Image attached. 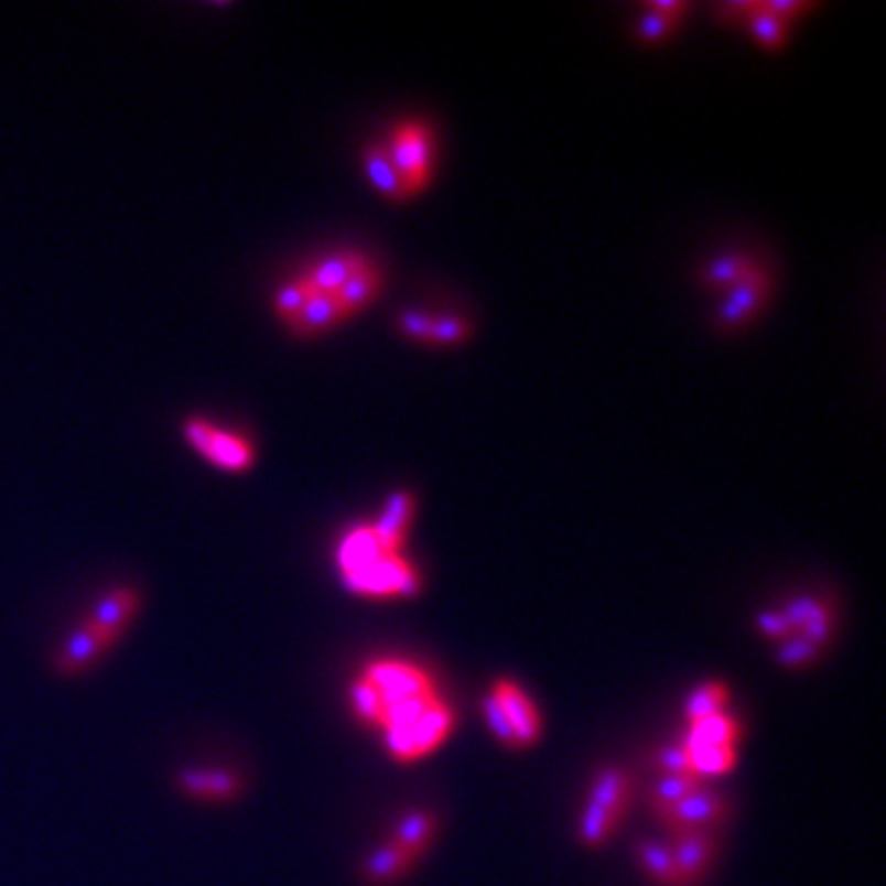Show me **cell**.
<instances>
[{
  "label": "cell",
  "mask_w": 886,
  "mask_h": 886,
  "mask_svg": "<svg viewBox=\"0 0 886 886\" xmlns=\"http://www.w3.org/2000/svg\"><path fill=\"white\" fill-rule=\"evenodd\" d=\"M141 611V588L131 584L107 588L60 640V646L52 652V670L65 680H77L97 670L129 636Z\"/></svg>",
  "instance_id": "obj_1"
},
{
  "label": "cell",
  "mask_w": 886,
  "mask_h": 886,
  "mask_svg": "<svg viewBox=\"0 0 886 886\" xmlns=\"http://www.w3.org/2000/svg\"><path fill=\"white\" fill-rule=\"evenodd\" d=\"M341 584L353 596L369 601L414 598L421 594V574L402 554L379 552L365 564L341 574Z\"/></svg>",
  "instance_id": "obj_2"
},
{
  "label": "cell",
  "mask_w": 886,
  "mask_h": 886,
  "mask_svg": "<svg viewBox=\"0 0 886 886\" xmlns=\"http://www.w3.org/2000/svg\"><path fill=\"white\" fill-rule=\"evenodd\" d=\"M183 436L199 456L225 473H247L255 468L257 451L251 441L235 431H227L203 417H193L183 424Z\"/></svg>",
  "instance_id": "obj_3"
},
{
  "label": "cell",
  "mask_w": 886,
  "mask_h": 886,
  "mask_svg": "<svg viewBox=\"0 0 886 886\" xmlns=\"http://www.w3.org/2000/svg\"><path fill=\"white\" fill-rule=\"evenodd\" d=\"M456 724L451 706L441 698L429 706V710L419 716L414 724H409L402 732H392L382 736L385 752L397 764H414L419 758L429 756L431 752L446 742Z\"/></svg>",
  "instance_id": "obj_4"
},
{
  "label": "cell",
  "mask_w": 886,
  "mask_h": 886,
  "mask_svg": "<svg viewBox=\"0 0 886 886\" xmlns=\"http://www.w3.org/2000/svg\"><path fill=\"white\" fill-rule=\"evenodd\" d=\"M385 148L399 181L407 190V197L426 190L431 183V171H434V139H431L426 126L414 121L397 126Z\"/></svg>",
  "instance_id": "obj_5"
},
{
  "label": "cell",
  "mask_w": 886,
  "mask_h": 886,
  "mask_svg": "<svg viewBox=\"0 0 886 886\" xmlns=\"http://www.w3.org/2000/svg\"><path fill=\"white\" fill-rule=\"evenodd\" d=\"M360 674L375 688L379 706L397 700L439 694L434 678L417 662L402 658H372L363 664Z\"/></svg>",
  "instance_id": "obj_6"
},
{
  "label": "cell",
  "mask_w": 886,
  "mask_h": 886,
  "mask_svg": "<svg viewBox=\"0 0 886 886\" xmlns=\"http://www.w3.org/2000/svg\"><path fill=\"white\" fill-rule=\"evenodd\" d=\"M670 838L690 835V832H714L730 818V800L716 790L702 786L698 793L680 803L652 812Z\"/></svg>",
  "instance_id": "obj_7"
},
{
  "label": "cell",
  "mask_w": 886,
  "mask_h": 886,
  "mask_svg": "<svg viewBox=\"0 0 886 886\" xmlns=\"http://www.w3.org/2000/svg\"><path fill=\"white\" fill-rule=\"evenodd\" d=\"M177 793L197 806H235L245 796L247 780L227 766L183 768L175 778Z\"/></svg>",
  "instance_id": "obj_8"
},
{
  "label": "cell",
  "mask_w": 886,
  "mask_h": 886,
  "mask_svg": "<svg viewBox=\"0 0 886 886\" xmlns=\"http://www.w3.org/2000/svg\"><path fill=\"white\" fill-rule=\"evenodd\" d=\"M771 291V279L764 267L752 263L742 279H738L734 287L726 291L724 301L716 309V323L724 331H736L746 325L754 315L764 309L766 295Z\"/></svg>",
  "instance_id": "obj_9"
},
{
  "label": "cell",
  "mask_w": 886,
  "mask_h": 886,
  "mask_svg": "<svg viewBox=\"0 0 886 886\" xmlns=\"http://www.w3.org/2000/svg\"><path fill=\"white\" fill-rule=\"evenodd\" d=\"M493 698L500 704L505 720L510 722L517 748H527L537 744L542 736V716L537 712V704L530 700L520 684L508 678H500L493 682Z\"/></svg>",
  "instance_id": "obj_10"
},
{
  "label": "cell",
  "mask_w": 886,
  "mask_h": 886,
  "mask_svg": "<svg viewBox=\"0 0 886 886\" xmlns=\"http://www.w3.org/2000/svg\"><path fill=\"white\" fill-rule=\"evenodd\" d=\"M780 611H784L788 624L793 626L796 636L806 638L820 650L832 638V633H835V611H832L825 598L808 594L793 596Z\"/></svg>",
  "instance_id": "obj_11"
},
{
  "label": "cell",
  "mask_w": 886,
  "mask_h": 886,
  "mask_svg": "<svg viewBox=\"0 0 886 886\" xmlns=\"http://www.w3.org/2000/svg\"><path fill=\"white\" fill-rule=\"evenodd\" d=\"M668 842L680 886H698L716 860L714 832H690V835L670 838Z\"/></svg>",
  "instance_id": "obj_12"
},
{
  "label": "cell",
  "mask_w": 886,
  "mask_h": 886,
  "mask_svg": "<svg viewBox=\"0 0 886 886\" xmlns=\"http://www.w3.org/2000/svg\"><path fill=\"white\" fill-rule=\"evenodd\" d=\"M414 512H417V495L414 493L411 490L389 493V498L382 505V512H379L377 520L369 525L372 527L379 544H382L387 552L402 554V547L407 542Z\"/></svg>",
  "instance_id": "obj_13"
},
{
  "label": "cell",
  "mask_w": 886,
  "mask_h": 886,
  "mask_svg": "<svg viewBox=\"0 0 886 886\" xmlns=\"http://www.w3.org/2000/svg\"><path fill=\"white\" fill-rule=\"evenodd\" d=\"M419 860L421 857H417L414 852L404 850L402 845H397V842L387 838L363 860L360 877L367 886H389L407 877L417 867Z\"/></svg>",
  "instance_id": "obj_14"
},
{
  "label": "cell",
  "mask_w": 886,
  "mask_h": 886,
  "mask_svg": "<svg viewBox=\"0 0 886 886\" xmlns=\"http://www.w3.org/2000/svg\"><path fill=\"white\" fill-rule=\"evenodd\" d=\"M347 318L341 301L335 299V293H318L313 291V295L301 309V313L289 323V328L293 335L299 337H318L331 333Z\"/></svg>",
  "instance_id": "obj_15"
},
{
  "label": "cell",
  "mask_w": 886,
  "mask_h": 886,
  "mask_svg": "<svg viewBox=\"0 0 886 886\" xmlns=\"http://www.w3.org/2000/svg\"><path fill=\"white\" fill-rule=\"evenodd\" d=\"M369 259L357 249H343L335 251V255L323 257L318 263H313L305 277H301L309 283L311 291L318 293H337V289L353 277L357 269H363Z\"/></svg>",
  "instance_id": "obj_16"
},
{
  "label": "cell",
  "mask_w": 886,
  "mask_h": 886,
  "mask_svg": "<svg viewBox=\"0 0 886 886\" xmlns=\"http://www.w3.org/2000/svg\"><path fill=\"white\" fill-rule=\"evenodd\" d=\"M633 796V778L624 768L608 766L601 768V771L591 780L588 796L586 800L596 803L598 808H604L608 812H614L618 818H626L628 806Z\"/></svg>",
  "instance_id": "obj_17"
},
{
  "label": "cell",
  "mask_w": 886,
  "mask_h": 886,
  "mask_svg": "<svg viewBox=\"0 0 886 886\" xmlns=\"http://www.w3.org/2000/svg\"><path fill=\"white\" fill-rule=\"evenodd\" d=\"M379 291H382V271H379L372 261L357 269L350 279H347L341 289H337L335 299L341 301L347 318L350 315L363 313L367 305L377 301Z\"/></svg>",
  "instance_id": "obj_18"
},
{
  "label": "cell",
  "mask_w": 886,
  "mask_h": 886,
  "mask_svg": "<svg viewBox=\"0 0 886 886\" xmlns=\"http://www.w3.org/2000/svg\"><path fill=\"white\" fill-rule=\"evenodd\" d=\"M436 832H439V820L434 812L409 810L395 822L392 832H389V840L397 842V845H402L409 852H414L417 857H421V854L431 847Z\"/></svg>",
  "instance_id": "obj_19"
},
{
  "label": "cell",
  "mask_w": 886,
  "mask_h": 886,
  "mask_svg": "<svg viewBox=\"0 0 886 886\" xmlns=\"http://www.w3.org/2000/svg\"><path fill=\"white\" fill-rule=\"evenodd\" d=\"M363 163H365L367 181L372 183V187L379 195L392 199V203H402V199H407V190H404L402 181H399V175L395 171L392 161H389V153L385 145H379V143L367 145L363 153Z\"/></svg>",
  "instance_id": "obj_20"
},
{
  "label": "cell",
  "mask_w": 886,
  "mask_h": 886,
  "mask_svg": "<svg viewBox=\"0 0 886 886\" xmlns=\"http://www.w3.org/2000/svg\"><path fill=\"white\" fill-rule=\"evenodd\" d=\"M682 744L688 748L690 754V766H692V774L698 778H706V776H724L734 771V766L738 761V754H736V746H712V744H700L690 738L688 734L682 736Z\"/></svg>",
  "instance_id": "obj_21"
},
{
  "label": "cell",
  "mask_w": 886,
  "mask_h": 886,
  "mask_svg": "<svg viewBox=\"0 0 886 886\" xmlns=\"http://www.w3.org/2000/svg\"><path fill=\"white\" fill-rule=\"evenodd\" d=\"M636 860L640 864V869L658 886H680L668 840H650V838L638 840Z\"/></svg>",
  "instance_id": "obj_22"
},
{
  "label": "cell",
  "mask_w": 886,
  "mask_h": 886,
  "mask_svg": "<svg viewBox=\"0 0 886 886\" xmlns=\"http://www.w3.org/2000/svg\"><path fill=\"white\" fill-rule=\"evenodd\" d=\"M726 704H730V688L720 680H706L684 700V716H688V724H694L712 714L726 712Z\"/></svg>",
  "instance_id": "obj_23"
},
{
  "label": "cell",
  "mask_w": 886,
  "mask_h": 886,
  "mask_svg": "<svg viewBox=\"0 0 886 886\" xmlns=\"http://www.w3.org/2000/svg\"><path fill=\"white\" fill-rule=\"evenodd\" d=\"M620 820L624 818H618V815H614V812H608L604 808H598L596 803H591V800H586L582 818H579V840H582L584 845L591 850L604 847L606 842L614 838Z\"/></svg>",
  "instance_id": "obj_24"
},
{
  "label": "cell",
  "mask_w": 886,
  "mask_h": 886,
  "mask_svg": "<svg viewBox=\"0 0 886 886\" xmlns=\"http://www.w3.org/2000/svg\"><path fill=\"white\" fill-rule=\"evenodd\" d=\"M704 786V780L698 776H660L656 784L648 788V806L652 812L670 808L680 803Z\"/></svg>",
  "instance_id": "obj_25"
},
{
  "label": "cell",
  "mask_w": 886,
  "mask_h": 886,
  "mask_svg": "<svg viewBox=\"0 0 886 886\" xmlns=\"http://www.w3.org/2000/svg\"><path fill=\"white\" fill-rule=\"evenodd\" d=\"M690 738L700 744H712V746H736L738 736H742V724H738L730 712H720L706 716L690 724Z\"/></svg>",
  "instance_id": "obj_26"
},
{
  "label": "cell",
  "mask_w": 886,
  "mask_h": 886,
  "mask_svg": "<svg viewBox=\"0 0 886 886\" xmlns=\"http://www.w3.org/2000/svg\"><path fill=\"white\" fill-rule=\"evenodd\" d=\"M752 259H746L744 255H736V251H730V255H720L714 257L706 267L702 269L700 279L704 287L710 289H720V291H730L734 283L744 277V273L752 269Z\"/></svg>",
  "instance_id": "obj_27"
},
{
  "label": "cell",
  "mask_w": 886,
  "mask_h": 886,
  "mask_svg": "<svg viewBox=\"0 0 886 886\" xmlns=\"http://www.w3.org/2000/svg\"><path fill=\"white\" fill-rule=\"evenodd\" d=\"M746 25L752 30V35L768 50H780L788 42V23L764 10L761 0H756V8L748 13Z\"/></svg>",
  "instance_id": "obj_28"
},
{
  "label": "cell",
  "mask_w": 886,
  "mask_h": 886,
  "mask_svg": "<svg viewBox=\"0 0 886 886\" xmlns=\"http://www.w3.org/2000/svg\"><path fill=\"white\" fill-rule=\"evenodd\" d=\"M311 295H313V291L303 279L283 283V287L273 293V311H277L279 318L289 325L295 315L301 313V309L305 305V301L311 299Z\"/></svg>",
  "instance_id": "obj_29"
},
{
  "label": "cell",
  "mask_w": 886,
  "mask_h": 886,
  "mask_svg": "<svg viewBox=\"0 0 886 886\" xmlns=\"http://www.w3.org/2000/svg\"><path fill=\"white\" fill-rule=\"evenodd\" d=\"M818 658H820V648L812 646V642H808L800 636H790L786 640H780L778 650H776V662L786 670L810 668V664Z\"/></svg>",
  "instance_id": "obj_30"
},
{
  "label": "cell",
  "mask_w": 886,
  "mask_h": 886,
  "mask_svg": "<svg viewBox=\"0 0 886 886\" xmlns=\"http://www.w3.org/2000/svg\"><path fill=\"white\" fill-rule=\"evenodd\" d=\"M652 771H658L660 776H694L690 766V754L684 748L682 738L678 744L660 746L656 754L650 756Z\"/></svg>",
  "instance_id": "obj_31"
},
{
  "label": "cell",
  "mask_w": 886,
  "mask_h": 886,
  "mask_svg": "<svg viewBox=\"0 0 886 886\" xmlns=\"http://www.w3.org/2000/svg\"><path fill=\"white\" fill-rule=\"evenodd\" d=\"M471 335V323L463 321L461 315H434V321H431V333H429V343L431 345H439V347H446V345H456L461 341H466Z\"/></svg>",
  "instance_id": "obj_32"
},
{
  "label": "cell",
  "mask_w": 886,
  "mask_h": 886,
  "mask_svg": "<svg viewBox=\"0 0 886 886\" xmlns=\"http://www.w3.org/2000/svg\"><path fill=\"white\" fill-rule=\"evenodd\" d=\"M480 710H483V720H485V724H488V730H490V734L498 738V744L500 746H505V748H512V752H517V742H515V734H512V726H510V722L505 720V714H503V710H500V704L495 702V698H493V692L488 690L483 694V700H480Z\"/></svg>",
  "instance_id": "obj_33"
},
{
  "label": "cell",
  "mask_w": 886,
  "mask_h": 886,
  "mask_svg": "<svg viewBox=\"0 0 886 886\" xmlns=\"http://www.w3.org/2000/svg\"><path fill=\"white\" fill-rule=\"evenodd\" d=\"M678 25H680L678 18H668V15L652 13V10H646L636 25V35H638V40L650 42L652 45V42H662L664 37H670Z\"/></svg>",
  "instance_id": "obj_34"
},
{
  "label": "cell",
  "mask_w": 886,
  "mask_h": 886,
  "mask_svg": "<svg viewBox=\"0 0 886 886\" xmlns=\"http://www.w3.org/2000/svg\"><path fill=\"white\" fill-rule=\"evenodd\" d=\"M756 630L761 633V636L771 638V640H786L790 636H796L793 626L788 624V618L784 616V611H761V614L756 616Z\"/></svg>",
  "instance_id": "obj_35"
},
{
  "label": "cell",
  "mask_w": 886,
  "mask_h": 886,
  "mask_svg": "<svg viewBox=\"0 0 886 886\" xmlns=\"http://www.w3.org/2000/svg\"><path fill=\"white\" fill-rule=\"evenodd\" d=\"M431 321H434V315L426 311H404L402 318H399V331L411 337V341L429 343Z\"/></svg>",
  "instance_id": "obj_36"
},
{
  "label": "cell",
  "mask_w": 886,
  "mask_h": 886,
  "mask_svg": "<svg viewBox=\"0 0 886 886\" xmlns=\"http://www.w3.org/2000/svg\"><path fill=\"white\" fill-rule=\"evenodd\" d=\"M812 6L815 3H806V0H761V8L784 20V23L808 13Z\"/></svg>",
  "instance_id": "obj_37"
},
{
  "label": "cell",
  "mask_w": 886,
  "mask_h": 886,
  "mask_svg": "<svg viewBox=\"0 0 886 886\" xmlns=\"http://www.w3.org/2000/svg\"><path fill=\"white\" fill-rule=\"evenodd\" d=\"M646 10H652V13L682 20V15L688 13L690 6L684 3V0H650V3H646Z\"/></svg>",
  "instance_id": "obj_38"
},
{
  "label": "cell",
  "mask_w": 886,
  "mask_h": 886,
  "mask_svg": "<svg viewBox=\"0 0 886 886\" xmlns=\"http://www.w3.org/2000/svg\"><path fill=\"white\" fill-rule=\"evenodd\" d=\"M754 8H756V0H752V3H746V0H736V3H724L720 8V13L724 18H730L732 23H736V20H746Z\"/></svg>",
  "instance_id": "obj_39"
}]
</instances>
